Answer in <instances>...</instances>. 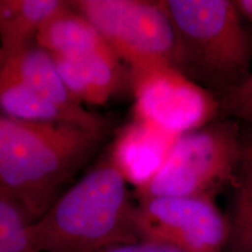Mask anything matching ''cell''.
I'll list each match as a JSON object with an SVG mask.
<instances>
[{
	"label": "cell",
	"instance_id": "6da1fadb",
	"mask_svg": "<svg viewBox=\"0 0 252 252\" xmlns=\"http://www.w3.org/2000/svg\"><path fill=\"white\" fill-rule=\"evenodd\" d=\"M109 133L0 116V197L39 220Z\"/></svg>",
	"mask_w": 252,
	"mask_h": 252
},
{
	"label": "cell",
	"instance_id": "7a4b0ae2",
	"mask_svg": "<svg viewBox=\"0 0 252 252\" xmlns=\"http://www.w3.org/2000/svg\"><path fill=\"white\" fill-rule=\"evenodd\" d=\"M30 231L41 252H97L140 241L135 203L110 153L31 222Z\"/></svg>",
	"mask_w": 252,
	"mask_h": 252
},
{
	"label": "cell",
	"instance_id": "3957f363",
	"mask_svg": "<svg viewBox=\"0 0 252 252\" xmlns=\"http://www.w3.org/2000/svg\"><path fill=\"white\" fill-rule=\"evenodd\" d=\"M175 36V64L220 96L251 75L252 33L231 0H162Z\"/></svg>",
	"mask_w": 252,
	"mask_h": 252
},
{
	"label": "cell",
	"instance_id": "277c9868",
	"mask_svg": "<svg viewBox=\"0 0 252 252\" xmlns=\"http://www.w3.org/2000/svg\"><path fill=\"white\" fill-rule=\"evenodd\" d=\"M247 134L234 119L214 121L180 135L156 176L135 189L138 200L159 196L213 200L232 187L244 154Z\"/></svg>",
	"mask_w": 252,
	"mask_h": 252
},
{
	"label": "cell",
	"instance_id": "5b68a950",
	"mask_svg": "<svg viewBox=\"0 0 252 252\" xmlns=\"http://www.w3.org/2000/svg\"><path fill=\"white\" fill-rule=\"evenodd\" d=\"M69 2L96 28L127 68L128 76L166 65L176 68L174 32L161 1L77 0Z\"/></svg>",
	"mask_w": 252,
	"mask_h": 252
},
{
	"label": "cell",
	"instance_id": "8992f818",
	"mask_svg": "<svg viewBox=\"0 0 252 252\" xmlns=\"http://www.w3.org/2000/svg\"><path fill=\"white\" fill-rule=\"evenodd\" d=\"M137 121L180 135L203 127L220 115L219 98L172 65L130 75Z\"/></svg>",
	"mask_w": 252,
	"mask_h": 252
},
{
	"label": "cell",
	"instance_id": "52a82bcc",
	"mask_svg": "<svg viewBox=\"0 0 252 252\" xmlns=\"http://www.w3.org/2000/svg\"><path fill=\"white\" fill-rule=\"evenodd\" d=\"M135 224L140 241L181 252H224L228 241V219L208 198H141L135 203Z\"/></svg>",
	"mask_w": 252,
	"mask_h": 252
},
{
	"label": "cell",
	"instance_id": "ba28073f",
	"mask_svg": "<svg viewBox=\"0 0 252 252\" xmlns=\"http://www.w3.org/2000/svg\"><path fill=\"white\" fill-rule=\"evenodd\" d=\"M0 71L24 82L49 102L70 113L88 130L111 131L112 122L109 118L86 109L72 96L60 75L53 55L35 42L13 58L5 60Z\"/></svg>",
	"mask_w": 252,
	"mask_h": 252
},
{
	"label": "cell",
	"instance_id": "9c48e42d",
	"mask_svg": "<svg viewBox=\"0 0 252 252\" xmlns=\"http://www.w3.org/2000/svg\"><path fill=\"white\" fill-rule=\"evenodd\" d=\"M53 58L63 82L81 104L104 105L125 84L130 86L127 68L108 45L86 55Z\"/></svg>",
	"mask_w": 252,
	"mask_h": 252
},
{
	"label": "cell",
	"instance_id": "30bf717a",
	"mask_svg": "<svg viewBox=\"0 0 252 252\" xmlns=\"http://www.w3.org/2000/svg\"><path fill=\"white\" fill-rule=\"evenodd\" d=\"M178 138L133 119L122 128L109 153L126 182L139 189L159 172Z\"/></svg>",
	"mask_w": 252,
	"mask_h": 252
},
{
	"label": "cell",
	"instance_id": "8fae6325",
	"mask_svg": "<svg viewBox=\"0 0 252 252\" xmlns=\"http://www.w3.org/2000/svg\"><path fill=\"white\" fill-rule=\"evenodd\" d=\"M35 43L53 56L75 58L106 46L90 21L69 1L53 12L37 31Z\"/></svg>",
	"mask_w": 252,
	"mask_h": 252
},
{
	"label": "cell",
	"instance_id": "7c38bea8",
	"mask_svg": "<svg viewBox=\"0 0 252 252\" xmlns=\"http://www.w3.org/2000/svg\"><path fill=\"white\" fill-rule=\"evenodd\" d=\"M62 0H0V47L4 61L35 42L37 31Z\"/></svg>",
	"mask_w": 252,
	"mask_h": 252
},
{
	"label": "cell",
	"instance_id": "4fadbf2b",
	"mask_svg": "<svg viewBox=\"0 0 252 252\" xmlns=\"http://www.w3.org/2000/svg\"><path fill=\"white\" fill-rule=\"evenodd\" d=\"M0 116L23 122L69 124L86 128L70 113L2 71H0Z\"/></svg>",
	"mask_w": 252,
	"mask_h": 252
},
{
	"label": "cell",
	"instance_id": "5bb4252c",
	"mask_svg": "<svg viewBox=\"0 0 252 252\" xmlns=\"http://www.w3.org/2000/svg\"><path fill=\"white\" fill-rule=\"evenodd\" d=\"M234 198L228 219L224 252H252V133L247 134L244 154L232 185Z\"/></svg>",
	"mask_w": 252,
	"mask_h": 252
},
{
	"label": "cell",
	"instance_id": "9a60e30c",
	"mask_svg": "<svg viewBox=\"0 0 252 252\" xmlns=\"http://www.w3.org/2000/svg\"><path fill=\"white\" fill-rule=\"evenodd\" d=\"M31 222L20 207L0 197V252H41L31 237Z\"/></svg>",
	"mask_w": 252,
	"mask_h": 252
},
{
	"label": "cell",
	"instance_id": "2e32d148",
	"mask_svg": "<svg viewBox=\"0 0 252 252\" xmlns=\"http://www.w3.org/2000/svg\"><path fill=\"white\" fill-rule=\"evenodd\" d=\"M220 115L248 126L252 133V72L241 86L219 97Z\"/></svg>",
	"mask_w": 252,
	"mask_h": 252
},
{
	"label": "cell",
	"instance_id": "e0dca14e",
	"mask_svg": "<svg viewBox=\"0 0 252 252\" xmlns=\"http://www.w3.org/2000/svg\"><path fill=\"white\" fill-rule=\"evenodd\" d=\"M97 252H181L169 245L149 241H138L108 247Z\"/></svg>",
	"mask_w": 252,
	"mask_h": 252
},
{
	"label": "cell",
	"instance_id": "ac0fdd59",
	"mask_svg": "<svg viewBox=\"0 0 252 252\" xmlns=\"http://www.w3.org/2000/svg\"><path fill=\"white\" fill-rule=\"evenodd\" d=\"M235 4L244 23H248L252 30V0H235Z\"/></svg>",
	"mask_w": 252,
	"mask_h": 252
},
{
	"label": "cell",
	"instance_id": "d6986e66",
	"mask_svg": "<svg viewBox=\"0 0 252 252\" xmlns=\"http://www.w3.org/2000/svg\"><path fill=\"white\" fill-rule=\"evenodd\" d=\"M4 62V55H2V50H1V47H0V65H1V63Z\"/></svg>",
	"mask_w": 252,
	"mask_h": 252
}]
</instances>
